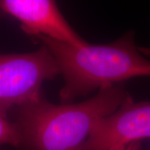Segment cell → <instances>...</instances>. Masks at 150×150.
<instances>
[{"label": "cell", "mask_w": 150, "mask_h": 150, "mask_svg": "<svg viewBox=\"0 0 150 150\" xmlns=\"http://www.w3.org/2000/svg\"><path fill=\"white\" fill-rule=\"evenodd\" d=\"M131 97L123 83L99 90L93 97L79 103L55 104L49 102L42 92L11 110L13 122L20 131V148L80 150L93 124L111 114Z\"/></svg>", "instance_id": "obj_1"}, {"label": "cell", "mask_w": 150, "mask_h": 150, "mask_svg": "<svg viewBox=\"0 0 150 150\" xmlns=\"http://www.w3.org/2000/svg\"><path fill=\"white\" fill-rule=\"evenodd\" d=\"M48 49L59 65L65 84L59 93L61 104L72 103L102 89L137 76H150V60L138 50L134 32L105 45L77 47L50 38L34 37Z\"/></svg>", "instance_id": "obj_2"}, {"label": "cell", "mask_w": 150, "mask_h": 150, "mask_svg": "<svg viewBox=\"0 0 150 150\" xmlns=\"http://www.w3.org/2000/svg\"><path fill=\"white\" fill-rule=\"evenodd\" d=\"M61 74L59 67L43 45L37 51L0 54V115L8 112L42 93L45 81Z\"/></svg>", "instance_id": "obj_3"}, {"label": "cell", "mask_w": 150, "mask_h": 150, "mask_svg": "<svg viewBox=\"0 0 150 150\" xmlns=\"http://www.w3.org/2000/svg\"><path fill=\"white\" fill-rule=\"evenodd\" d=\"M144 138H150V101L135 102L131 97L93 124L80 150H108Z\"/></svg>", "instance_id": "obj_4"}, {"label": "cell", "mask_w": 150, "mask_h": 150, "mask_svg": "<svg viewBox=\"0 0 150 150\" xmlns=\"http://www.w3.org/2000/svg\"><path fill=\"white\" fill-rule=\"evenodd\" d=\"M0 10L21 22V29L32 37L50 38L74 47L88 43L71 27L52 0H0Z\"/></svg>", "instance_id": "obj_5"}, {"label": "cell", "mask_w": 150, "mask_h": 150, "mask_svg": "<svg viewBox=\"0 0 150 150\" xmlns=\"http://www.w3.org/2000/svg\"><path fill=\"white\" fill-rule=\"evenodd\" d=\"M9 144L20 148V134L18 127L13 122L0 115V145Z\"/></svg>", "instance_id": "obj_6"}, {"label": "cell", "mask_w": 150, "mask_h": 150, "mask_svg": "<svg viewBox=\"0 0 150 150\" xmlns=\"http://www.w3.org/2000/svg\"><path fill=\"white\" fill-rule=\"evenodd\" d=\"M108 150H142V149L140 141H134L126 145L116 146Z\"/></svg>", "instance_id": "obj_7"}, {"label": "cell", "mask_w": 150, "mask_h": 150, "mask_svg": "<svg viewBox=\"0 0 150 150\" xmlns=\"http://www.w3.org/2000/svg\"><path fill=\"white\" fill-rule=\"evenodd\" d=\"M138 50L143 56L150 57V47H138Z\"/></svg>", "instance_id": "obj_8"}, {"label": "cell", "mask_w": 150, "mask_h": 150, "mask_svg": "<svg viewBox=\"0 0 150 150\" xmlns=\"http://www.w3.org/2000/svg\"><path fill=\"white\" fill-rule=\"evenodd\" d=\"M6 16V15L3 12V11H1V10H0V19L1 18H4V17Z\"/></svg>", "instance_id": "obj_9"}]
</instances>
